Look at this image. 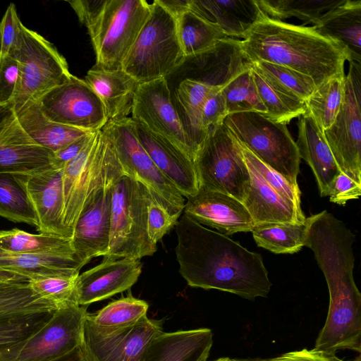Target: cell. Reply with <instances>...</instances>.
Segmentation results:
<instances>
[{
	"mask_svg": "<svg viewBox=\"0 0 361 361\" xmlns=\"http://www.w3.org/2000/svg\"><path fill=\"white\" fill-rule=\"evenodd\" d=\"M57 309L30 287L29 280L0 283V323L16 317Z\"/></svg>",
	"mask_w": 361,
	"mask_h": 361,
	"instance_id": "33",
	"label": "cell"
},
{
	"mask_svg": "<svg viewBox=\"0 0 361 361\" xmlns=\"http://www.w3.org/2000/svg\"><path fill=\"white\" fill-rule=\"evenodd\" d=\"M1 269H1V268H0V270H1Z\"/></svg>",
	"mask_w": 361,
	"mask_h": 361,
	"instance_id": "58",
	"label": "cell"
},
{
	"mask_svg": "<svg viewBox=\"0 0 361 361\" xmlns=\"http://www.w3.org/2000/svg\"><path fill=\"white\" fill-rule=\"evenodd\" d=\"M213 344L207 328L163 332L147 346L142 361H207Z\"/></svg>",
	"mask_w": 361,
	"mask_h": 361,
	"instance_id": "22",
	"label": "cell"
},
{
	"mask_svg": "<svg viewBox=\"0 0 361 361\" xmlns=\"http://www.w3.org/2000/svg\"><path fill=\"white\" fill-rule=\"evenodd\" d=\"M142 266L140 259L104 257L99 264L78 274L74 302L88 306L130 289L138 280Z\"/></svg>",
	"mask_w": 361,
	"mask_h": 361,
	"instance_id": "18",
	"label": "cell"
},
{
	"mask_svg": "<svg viewBox=\"0 0 361 361\" xmlns=\"http://www.w3.org/2000/svg\"><path fill=\"white\" fill-rule=\"evenodd\" d=\"M16 280H29L26 277L16 274L13 271L1 269L0 270V283L8 282Z\"/></svg>",
	"mask_w": 361,
	"mask_h": 361,
	"instance_id": "55",
	"label": "cell"
},
{
	"mask_svg": "<svg viewBox=\"0 0 361 361\" xmlns=\"http://www.w3.org/2000/svg\"><path fill=\"white\" fill-rule=\"evenodd\" d=\"M345 0H256L262 13L268 18L281 20L295 17L312 23L328 11Z\"/></svg>",
	"mask_w": 361,
	"mask_h": 361,
	"instance_id": "36",
	"label": "cell"
},
{
	"mask_svg": "<svg viewBox=\"0 0 361 361\" xmlns=\"http://www.w3.org/2000/svg\"><path fill=\"white\" fill-rule=\"evenodd\" d=\"M133 125L139 142L157 169L184 197L195 195L200 185L194 161L168 140L135 121Z\"/></svg>",
	"mask_w": 361,
	"mask_h": 361,
	"instance_id": "19",
	"label": "cell"
},
{
	"mask_svg": "<svg viewBox=\"0 0 361 361\" xmlns=\"http://www.w3.org/2000/svg\"><path fill=\"white\" fill-rule=\"evenodd\" d=\"M54 311L24 315L0 323V351L25 339L39 329Z\"/></svg>",
	"mask_w": 361,
	"mask_h": 361,
	"instance_id": "44",
	"label": "cell"
},
{
	"mask_svg": "<svg viewBox=\"0 0 361 361\" xmlns=\"http://www.w3.org/2000/svg\"><path fill=\"white\" fill-rule=\"evenodd\" d=\"M260 361H339V360L335 356L326 355L313 348L291 351L272 359Z\"/></svg>",
	"mask_w": 361,
	"mask_h": 361,
	"instance_id": "52",
	"label": "cell"
},
{
	"mask_svg": "<svg viewBox=\"0 0 361 361\" xmlns=\"http://www.w3.org/2000/svg\"><path fill=\"white\" fill-rule=\"evenodd\" d=\"M0 248L12 252L77 257L71 237L32 234L18 228L0 231Z\"/></svg>",
	"mask_w": 361,
	"mask_h": 361,
	"instance_id": "32",
	"label": "cell"
},
{
	"mask_svg": "<svg viewBox=\"0 0 361 361\" xmlns=\"http://www.w3.org/2000/svg\"><path fill=\"white\" fill-rule=\"evenodd\" d=\"M246 164L250 173V186L243 203L255 224L305 221L302 210L278 194L250 164Z\"/></svg>",
	"mask_w": 361,
	"mask_h": 361,
	"instance_id": "27",
	"label": "cell"
},
{
	"mask_svg": "<svg viewBox=\"0 0 361 361\" xmlns=\"http://www.w3.org/2000/svg\"><path fill=\"white\" fill-rule=\"evenodd\" d=\"M186 59L176 18L158 0L123 61L122 69L139 84L166 78Z\"/></svg>",
	"mask_w": 361,
	"mask_h": 361,
	"instance_id": "4",
	"label": "cell"
},
{
	"mask_svg": "<svg viewBox=\"0 0 361 361\" xmlns=\"http://www.w3.org/2000/svg\"><path fill=\"white\" fill-rule=\"evenodd\" d=\"M312 23L322 35L342 47L349 62L361 64V1L345 0Z\"/></svg>",
	"mask_w": 361,
	"mask_h": 361,
	"instance_id": "25",
	"label": "cell"
},
{
	"mask_svg": "<svg viewBox=\"0 0 361 361\" xmlns=\"http://www.w3.org/2000/svg\"><path fill=\"white\" fill-rule=\"evenodd\" d=\"M296 142L300 159L312 170L321 197L329 195L331 185L341 170L323 131L307 113L299 116Z\"/></svg>",
	"mask_w": 361,
	"mask_h": 361,
	"instance_id": "23",
	"label": "cell"
},
{
	"mask_svg": "<svg viewBox=\"0 0 361 361\" xmlns=\"http://www.w3.org/2000/svg\"><path fill=\"white\" fill-rule=\"evenodd\" d=\"M250 66L259 96L267 110L266 116L274 122L287 124L306 112L304 102L283 92L254 69L251 63Z\"/></svg>",
	"mask_w": 361,
	"mask_h": 361,
	"instance_id": "37",
	"label": "cell"
},
{
	"mask_svg": "<svg viewBox=\"0 0 361 361\" xmlns=\"http://www.w3.org/2000/svg\"><path fill=\"white\" fill-rule=\"evenodd\" d=\"M20 65L16 90L10 102L18 113L27 103L38 101L72 77L65 58L37 32L21 25L18 43L10 53Z\"/></svg>",
	"mask_w": 361,
	"mask_h": 361,
	"instance_id": "7",
	"label": "cell"
},
{
	"mask_svg": "<svg viewBox=\"0 0 361 361\" xmlns=\"http://www.w3.org/2000/svg\"><path fill=\"white\" fill-rule=\"evenodd\" d=\"M151 9L152 4L145 0H106L87 27L96 55L93 68L122 69Z\"/></svg>",
	"mask_w": 361,
	"mask_h": 361,
	"instance_id": "5",
	"label": "cell"
},
{
	"mask_svg": "<svg viewBox=\"0 0 361 361\" xmlns=\"http://www.w3.org/2000/svg\"><path fill=\"white\" fill-rule=\"evenodd\" d=\"M246 163L250 164L263 180L278 194L292 203L298 209H301V192L298 185L291 184L284 176L265 164L245 147L240 144Z\"/></svg>",
	"mask_w": 361,
	"mask_h": 361,
	"instance_id": "42",
	"label": "cell"
},
{
	"mask_svg": "<svg viewBox=\"0 0 361 361\" xmlns=\"http://www.w3.org/2000/svg\"><path fill=\"white\" fill-rule=\"evenodd\" d=\"M360 126L361 64L350 61L340 109L323 133L341 171L361 183Z\"/></svg>",
	"mask_w": 361,
	"mask_h": 361,
	"instance_id": "12",
	"label": "cell"
},
{
	"mask_svg": "<svg viewBox=\"0 0 361 361\" xmlns=\"http://www.w3.org/2000/svg\"><path fill=\"white\" fill-rule=\"evenodd\" d=\"M27 191L38 219L37 231L39 233L72 238L63 224L61 169L30 175Z\"/></svg>",
	"mask_w": 361,
	"mask_h": 361,
	"instance_id": "21",
	"label": "cell"
},
{
	"mask_svg": "<svg viewBox=\"0 0 361 361\" xmlns=\"http://www.w3.org/2000/svg\"><path fill=\"white\" fill-rule=\"evenodd\" d=\"M161 331V322L147 316L119 328L99 327L85 318L82 344L96 361H142L147 346Z\"/></svg>",
	"mask_w": 361,
	"mask_h": 361,
	"instance_id": "15",
	"label": "cell"
},
{
	"mask_svg": "<svg viewBox=\"0 0 361 361\" xmlns=\"http://www.w3.org/2000/svg\"><path fill=\"white\" fill-rule=\"evenodd\" d=\"M102 130L110 137L126 174L144 185L171 214L181 215L184 197L157 169L141 145L133 119L109 121Z\"/></svg>",
	"mask_w": 361,
	"mask_h": 361,
	"instance_id": "11",
	"label": "cell"
},
{
	"mask_svg": "<svg viewBox=\"0 0 361 361\" xmlns=\"http://www.w3.org/2000/svg\"><path fill=\"white\" fill-rule=\"evenodd\" d=\"M361 195V183L341 171L333 180L329 195L331 202L344 205Z\"/></svg>",
	"mask_w": 361,
	"mask_h": 361,
	"instance_id": "49",
	"label": "cell"
},
{
	"mask_svg": "<svg viewBox=\"0 0 361 361\" xmlns=\"http://www.w3.org/2000/svg\"><path fill=\"white\" fill-rule=\"evenodd\" d=\"M223 124L259 160L291 184L298 185L301 159L287 124L274 122L255 111L228 114Z\"/></svg>",
	"mask_w": 361,
	"mask_h": 361,
	"instance_id": "6",
	"label": "cell"
},
{
	"mask_svg": "<svg viewBox=\"0 0 361 361\" xmlns=\"http://www.w3.org/2000/svg\"><path fill=\"white\" fill-rule=\"evenodd\" d=\"M29 174L0 173V216L13 222L38 226L35 207L27 191Z\"/></svg>",
	"mask_w": 361,
	"mask_h": 361,
	"instance_id": "31",
	"label": "cell"
},
{
	"mask_svg": "<svg viewBox=\"0 0 361 361\" xmlns=\"http://www.w3.org/2000/svg\"><path fill=\"white\" fill-rule=\"evenodd\" d=\"M193 161L200 188L243 202L250 186V171L240 144L223 123L208 129Z\"/></svg>",
	"mask_w": 361,
	"mask_h": 361,
	"instance_id": "8",
	"label": "cell"
},
{
	"mask_svg": "<svg viewBox=\"0 0 361 361\" xmlns=\"http://www.w3.org/2000/svg\"><path fill=\"white\" fill-rule=\"evenodd\" d=\"M179 42L185 57L194 58L229 39L216 25L188 9L176 18Z\"/></svg>",
	"mask_w": 361,
	"mask_h": 361,
	"instance_id": "30",
	"label": "cell"
},
{
	"mask_svg": "<svg viewBox=\"0 0 361 361\" xmlns=\"http://www.w3.org/2000/svg\"><path fill=\"white\" fill-rule=\"evenodd\" d=\"M175 228L179 273L188 286L248 300L267 296L271 283L260 254L183 214Z\"/></svg>",
	"mask_w": 361,
	"mask_h": 361,
	"instance_id": "1",
	"label": "cell"
},
{
	"mask_svg": "<svg viewBox=\"0 0 361 361\" xmlns=\"http://www.w3.org/2000/svg\"><path fill=\"white\" fill-rule=\"evenodd\" d=\"M221 89L195 78L183 80L177 88L176 98L185 112L193 137L198 145L205 135L201 130L200 123L202 107L212 94Z\"/></svg>",
	"mask_w": 361,
	"mask_h": 361,
	"instance_id": "41",
	"label": "cell"
},
{
	"mask_svg": "<svg viewBox=\"0 0 361 361\" xmlns=\"http://www.w3.org/2000/svg\"><path fill=\"white\" fill-rule=\"evenodd\" d=\"M85 80L99 98L108 121L127 118L131 113L139 83L123 69L109 71L93 68L87 71Z\"/></svg>",
	"mask_w": 361,
	"mask_h": 361,
	"instance_id": "26",
	"label": "cell"
},
{
	"mask_svg": "<svg viewBox=\"0 0 361 361\" xmlns=\"http://www.w3.org/2000/svg\"><path fill=\"white\" fill-rule=\"evenodd\" d=\"M149 305L131 295L109 302L86 318L93 324L104 328H119L132 325L147 316Z\"/></svg>",
	"mask_w": 361,
	"mask_h": 361,
	"instance_id": "38",
	"label": "cell"
},
{
	"mask_svg": "<svg viewBox=\"0 0 361 361\" xmlns=\"http://www.w3.org/2000/svg\"><path fill=\"white\" fill-rule=\"evenodd\" d=\"M87 306L71 302L56 309L25 339L0 351V361H51L80 347Z\"/></svg>",
	"mask_w": 361,
	"mask_h": 361,
	"instance_id": "10",
	"label": "cell"
},
{
	"mask_svg": "<svg viewBox=\"0 0 361 361\" xmlns=\"http://www.w3.org/2000/svg\"><path fill=\"white\" fill-rule=\"evenodd\" d=\"M227 114L255 111L266 114L250 65L221 89Z\"/></svg>",
	"mask_w": 361,
	"mask_h": 361,
	"instance_id": "40",
	"label": "cell"
},
{
	"mask_svg": "<svg viewBox=\"0 0 361 361\" xmlns=\"http://www.w3.org/2000/svg\"><path fill=\"white\" fill-rule=\"evenodd\" d=\"M16 115L25 133L37 144L54 153L92 133L49 120L42 111L38 101L27 103Z\"/></svg>",
	"mask_w": 361,
	"mask_h": 361,
	"instance_id": "29",
	"label": "cell"
},
{
	"mask_svg": "<svg viewBox=\"0 0 361 361\" xmlns=\"http://www.w3.org/2000/svg\"><path fill=\"white\" fill-rule=\"evenodd\" d=\"M183 214L225 235L251 232L255 224L244 204L217 191L199 188L185 202Z\"/></svg>",
	"mask_w": 361,
	"mask_h": 361,
	"instance_id": "17",
	"label": "cell"
},
{
	"mask_svg": "<svg viewBox=\"0 0 361 361\" xmlns=\"http://www.w3.org/2000/svg\"><path fill=\"white\" fill-rule=\"evenodd\" d=\"M250 63L281 91L304 102L317 88L312 78L290 68L262 61Z\"/></svg>",
	"mask_w": 361,
	"mask_h": 361,
	"instance_id": "39",
	"label": "cell"
},
{
	"mask_svg": "<svg viewBox=\"0 0 361 361\" xmlns=\"http://www.w3.org/2000/svg\"><path fill=\"white\" fill-rule=\"evenodd\" d=\"M54 169V152L25 133L11 103L0 104V173L34 175Z\"/></svg>",
	"mask_w": 361,
	"mask_h": 361,
	"instance_id": "16",
	"label": "cell"
},
{
	"mask_svg": "<svg viewBox=\"0 0 361 361\" xmlns=\"http://www.w3.org/2000/svg\"><path fill=\"white\" fill-rule=\"evenodd\" d=\"M82 267L75 257L12 252L0 248V268L29 280L75 276Z\"/></svg>",
	"mask_w": 361,
	"mask_h": 361,
	"instance_id": "28",
	"label": "cell"
},
{
	"mask_svg": "<svg viewBox=\"0 0 361 361\" xmlns=\"http://www.w3.org/2000/svg\"><path fill=\"white\" fill-rule=\"evenodd\" d=\"M189 9L237 39H243L262 15L256 0H190Z\"/></svg>",
	"mask_w": 361,
	"mask_h": 361,
	"instance_id": "24",
	"label": "cell"
},
{
	"mask_svg": "<svg viewBox=\"0 0 361 361\" xmlns=\"http://www.w3.org/2000/svg\"><path fill=\"white\" fill-rule=\"evenodd\" d=\"M22 24L15 4L11 3L0 22V56L9 55L14 49Z\"/></svg>",
	"mask_w": 361,
	"mask_h": 361,
	"instance_id": "46",
	"label": "cell"
},
{
	"mask_svg": "<svg viewBox=\"0 0 361 361\" xmlns=\"http://www.w3.org/2000/svg\"><path fill=\"white\" fill-rule=\"evenodd\" d=\"M224 97L221 90L212 94L204 102L200 112V128L206 134L211 127L223 123L227 116Z\"/></svg>",
	"mask_w": 361,
	"mask_h": 361,
	"instance_id": "48",
	"label": "cell"
},
{
	"mask_svg": "<svg viewBox=\"0 0 361 361\" xmlns=\"http://www.w3.org/2000/svg\"><path fill=\"white\" fill-rule=\"evenodd\" d=\"M20 75L18 61L11 55L0 56V104L10 103Z\"/></svg>",
	"mask_w": 361,
	"mask_h": 361,
	"instance_id": "47",
	"label": "cell"
},
{
	"mask_svg": "<svg viewBox=\"0 0 361 361\" xmlns=\"http://www.w3.org/2000/svg\"><path fill=\"white\" fill-rule=\"evenodd\" d=\"M238 42L249 63L262 61L290 68L312 78L317 87L344 73L348 61L342 47L314 26L271 19L262 13Z\"/></svg>",
	"mask_w": 361,
	"mask_h": 361,
	"instance_id": "2",
	"label": "cell"
},
{
	"mask_svg": "<svg viewBox=\"0 0 361 361\" xmlns=\"http://www.w3.org/2000/svg\"><path fill=\"white\" fill-rule=\"evenodd\" d=\"M112 186L104 188L79 216L72 235L76 257L82 266L104 257L109 249Z\"/></svg>",
	"mask_w": 361,
	"mask_h": 361,
	"instance_id": "20",
	"label": "cell"
},
{
	"mask_svg": "<svg viewBox=\"0 0 361 361\" xmlns=\"http://www.w3.org/2000/svg\"><path fill=\"white\" fill-rule=\"evenodd\" d=\"M131 114L133 121L168 140L194 160L198 145L173 104L166 78L139 84Z\"/></svg>",
	"mask_w": 361,
	"mask_h": 361,
	"instance_id": "13",
	"label": "cell"
},
{
	"mask_svg": "<svg viewBox=\"0 0 361 361\" xmlns=\"http://www.w3.org/2000/svg\"><path fill=\"white\" fill-rule=\"evenodd\" d=\"M82 347L83 348V350H84V353H85V357L87 360V361H96L93 357L92 356L86 351V350L84 348V347L82 346Z\"/></svg>",
	"mask_w": 361,
	"mask_h": 361,
	"instance_id": "57",
	"label": "cell"
},
{
	"mask_svg": "<svg viewBox=\"0 0 361 361\" xmlns=\"http://www.w3.org/2000/svg\"><path fill=\"white\" fill-rule=\"evenodd\" d=\"M78 275L42 277L29 280L32 289L57 308L74 302V290Z\"/></svg>",
	"mask_w": 361,
	"mask_h": 361,
	"instance_id": "43",
	"label": "cell"
},
{
	"mask_svg": "<svg viewBox=\"0 0 361 361\" xmlns=\"http://www.w3.org/2000/svg\"><path fill=\"white\" fill-rule=\"evenodd\" d=\"M345 73L338 74L317 87L305 102L306 112L324 131L334 123L344 93Z\"/></svg>",
	"mask_w": 361,
	"mask_h": 361,
	"instance_id": "35",
	"label": "cell"
},
{
	"mask_svg": "<svg viewBox=\"0 0 361 361\" xmlns=\"http://www.w3.org/2000/svg\"><path fill=\"white\" fill-rule=\"evenodd\" d=\"M38 102L49 120L65 126L95 132L102 130L108 121L98 96L85 80L73 75Z\"/></svg>",
	"mask_w": 361,
	"mask_h": 361,
	"instance_id": "14",
	"label": "cell"
},
{
	"mask_svg": "<svg viewBox=\"0 0 361 361\" xmlns=\"http://www.w3.org/2000/svg\"><path fill=\"white\" fill-rule=\"evenodd\" d=\"M126 174L110 137L102 130L93 133L79 154L61 169L63 224L73 235L83 211L105 188Z\"/></svg>",
	"mask_w": 361,
	"mask_h": 361,
	"instance_id": "3",
	"label": "cell"
},
{
	"mask_svg": "<svg viewBox=\"0 0 361 361\" xmlns=\"http://www.w3.org/2000/svg\"><path fill=\"white\" fill-rule=\"evenodd\" d=\"M106 0H75L68 1L75 11L80 22L86 27L102 9Z\"/></svg>",
	"mask_w": 361,
	"mask_h": 361,
	"instance_id": "50",
	"label": "cell"
},
{
	"mask_svg": "<svg viewBox=\"0 0 361 361\" xmlns=\"http://www.w3.org/2000/svg\"><path fill=\"white\" fill-rule=\"evenodd\" d=\"M176 18L189 9L190 0H158Z\"/></svg>",
	"mask_w": 361,
	"mask_h": 361,
	"instance_id": "53",
	"label": "cell"
},
{
	"mask_svg": "<svg viewBox=\"0 0 361 361\" xmlns=\"http://www.w3.org/2000/svg\"><path fill=\"white\" fill-rule=\"evenodd\" d=\"M51 361H87L82 345L73 351Z\"/></svg>",
	"mask_w": 361,
	"mask_h": 361,
	"instance_id": "54",
	"label": "cell"
},
{
	"mask_svg": "<svg viewBox=\"0 0 361 361\" xmlns=\"http://www.w3.org/2000/svg\"><path fill=\"white\" fill-rule=\"evenodd\" d=\"M214 361H251V360H237V359H232L229 357H221Z\"/></svg>",
	"mask_w": 361,
	"mask_h": 361,
	"instance_id": "56",
	"label": "cell"
},
{
	"mask_svg": "<svg viewBox=\"0 0 361 361\" xmlns=\"http://www.w3.org/2000/svg\"><path fill=\"white\" fill-rule=\"evenodd\" d=\"M251 232L258 247L275 254H293L305 246L307 221L255 224Z\"/></svg>",
	"mask_w": 361,
	"mask_h": 361,
	"instance_id": "34",
	"label": "cell"
},
{
	"mask_svg": "<svg viewBox=\"0 0 361 361\" xmlns=\"http://www.w3.org/2000/svg\"><path fill=\"white\" fill-rule=\"evenodd\" d=\"M94 132L88 133L72 142L54 154V166L62 169L71 160L75 158L90 140Z\"/></svg>",
	"mask_w": 361,
	"mask_h": 361,
	"instance_id": "51",
	"label": "cell"
},
{
	"mask_svg": "<svg viewBox=\"0 0 361 361\" xmlns=\"http://www.w3.org/2000/svg\"><path fill=\"white\" fill-rule=\"evenodd\" d=\"M145 197L147 234L151 242L157 245L176 226L181 215L171 214L147 188Z\"/></svg>",
	"mask_w": 361,
	"mask_h": 361,
	"instance_id": "45",
	"label": "cell"
},
{
	"mask_svg": "<svg viewBox=\"0 0 361 361\" xmlns=\"http://www.w3.org/2000/svg\"><path fill=\"white\" fill-rule=\"evenodd\" d=\"M145 188L127 174L112 187L110 239L104 258L140 259L157 251L147 234Z\"/></svg>",
	"mask_w": 361,
	"mask_h": 361,
	"instance_id": "9",
	"label": "cell"
}]
</instances>
